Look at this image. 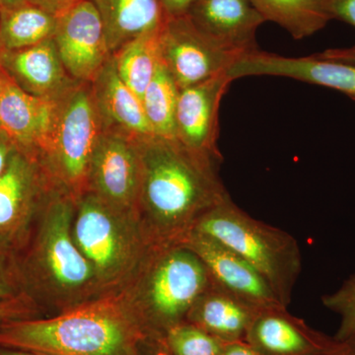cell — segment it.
<instances>
[{
  "instance_id": "6da1fadb",
  "label": "cell",
  "mask_w": 355,
  "mask_h": 355,
  "mask_svg": "<svg viewBox=\"0 0 355 355\" xmlns=\"http://www.w3.org/2000/svg\"><path fill=\"white\" fill-rule=\"evenodd\" d=\"M141 165L139 211L151 245L178 244L200 217L229 193L216 159L191 150L177 139H137Z\"/></svg>"
},
{
  "instance_id": "7a4b0ae2",
  "label": "cell",
  "mask_w": 355,
  "mask_h": 355,
  "mask_svg": "<svg viewBox=\"0 0 355 355\" xmlns=\"http://www.w3.org/2000/svg\"><path fill=\"white\" fill-rule=\"evenodd\" d=\"M151 335L137 310L114 299L51 319L0 324L1 347L49 355H142V343Z\"/></svg>"
},
{
  "instance_id": "3957f363",
  "label": "cell",
  "mask_w": 355,
  "mask_h": 355,
  "mask_svg": "<svg viewBox=\"0 0 355 355\" xmlns=\"http://www.w3.org/2000/svg\"><path fill=\"white\" fill-rule=\"evenodd\" d=\"M193 230L240 254L261 273L280 304H291L302 270L300 246L293 236L249 216L230 196L200 217Z\"/></svg>"
},
{
  "instance_id": "277c9868",
  "label": "cell",
  "mask_w": 355,
  "mask_h": 355,
  "mask_svg": "<svg viewBox=\"0 0 355 355\" xmlns=\"http://www.w3.org/2000/svg\"><path fill=\"white\" fill-rule=\"evenodd\" d=\"M212 282L205 263L188 248L151 245L135 310L151 334L163 336L186 320L191 306Z\"/></svg>"
},
{
  "instance_id": "5b68a950",
  "label": "cell",
  "mask_w": 355,
  "mask_h": 355,
  "mask_svg": "<svg viewBox=\"0 0 355 355\" xmlns=\"http://www.w3.org/2000/svg\"><path fill=\"white\" fill-rule=\"evenodd\" d=\"M104 132L90 83L58 100L53 128L38 159L51 181L76 200L88 191L91 158Z\"/></svg>"
},
{
  "instance_id": "8992f818",
  "label": "cell",
  "mask_w": 355,
  "mask_h": 355,
  "mask_svg": "<svg viewBox=\"0 0 355 355\" xmlns=\"http://www.w3.org/2000/svg\"><path fill=\"white\" fill-rule=\"evenodd\" d=\"M132 219L89 191L76 200L72 236L99 284L125 277L139 260L141 237Z\"/></svg>"
},
{
  "instance_id": "52a82bcc",
  "label": "cell",
  "mask_w": 355,
  "mask_h": 355,
  "mask_svg": "<svg viewBox=\"0 0 355 355\" xmlns=\"http://www.w3.org/2000/svg\"><path fill=\"white\" fill-rule=\"evenodd\" d=\"M76 200L55 187L48 196L39 259L51 286L65 296L83 295L99 284L92 266L72 236Z\"/></svg>"
},
{
  "instance_id": "ba28073f",
  "label": "cell",
  "mask_w": 355,
  "mask_h": 355,
  "mask_svg": "<svg viewBox=\"0 0 355 355\" xmlns=\"http://www.w3.org/2000/svg\"><path fill=\"white\" fill-rule=\"evenodd\" d=\"M159 48L161 62L180 89L228 72L243 55L200 31L188 15L166 18L159 35Z\"/></svg>"
},
{
  "instance_id": "9c48e42d",
  "label": "cell",
  "mask_w": 355,
  "mask_h": 355,
  "mask_svg": "<svg viewBox=\"0 0 355 355\" xmlns=\"http://www.w3.org/2000/svg\"><path fill=\"white\" fill-rule=\"evenodd\" d=\"M140 184L141 165L137 139L116 130H104L91 158L89 193L114 209L137 216Z\"/></svg>"
},
{
  "instance_id": "30bf717a",
  "label": "cell",
  "mask_w": 355,
  "mask_h": 355,
  "mask_svg": "<svg viewBox=\"0 0 355 355\" xmlns=\"http://www.w3.org/2000/svg\"><path fill=\"white\" fill-rule=\"evenodd\" d=\"M53 41L65 69L80 83H91L112 57L101 16L91 0L58 17Z\"/></svg>"
},
{
  "instance_id": "8fae6325",
  "label": "cell",
  "mask_w": 355,
  "mask_h": 355,
  "mask_svg": "<svg viewBox=\"0 0 355 355\" xmlns=\"http://www.w3.org/2000/svg\"><path fill=\"white\" fill-rule=\"evenodd\" d=\"M178 244L197 254L217 286L258 309L284 307L253 266L214 238L191 230Z\"/></svg>"
},
{
  "instance_id": "7c38bea8",
  "label": "cell",
  "mask_w": 355,
  "mask_h": 355,
  "mask_svg": "<svg viewBox=\"0 0 355 355\" xmlns=\"http://www.w3.org/2000/svg\"><path fill=\"white\" fill-rule=\"evenodd\" d=\"M233 80L247 76H282L334 89L355 100V65L316 55L287 58L260 50L243 55L228 70Z\"/></svg>"
},
{
  "instance_id": "4fadbf2b",
  "label": "cell",
  "mask_w": 355,
  "mask_h": 355,
  "mask_svg": "<svg viewBox=\"0 0 355 355\" xmlns=\"http://www.w3.org/2000/svg\"><path fill=\"white\" fill-rule=\"evenodd\" d=\"M233 78L217 74L180 90L176 111V139L196 153L221 161L217 149L221 100Z\"/></svg>"
},
{
  "instance_id": "5bb4252c",
  "label": "cell",
  "mask_w": 355,
  "mask_h": 355,
  "mask_svg": "<svg viewBox=\"0 0 355 355\" xmlns=\"http://www.w3.org/2000/svg\"><path fill=\"white\" fill-rule=\"evenodd\" d=\"M58 102L25 92L2 69L0 132L17 150L38 158L53 128Z\"/></svg>"
},
{
  "instance_id": "9a60e30c",
  "label": "cell",
  "mask_w": 355,
  "mask_h": 355,
  "mask_svg": "<svg viewBox=\"0 0 355 355\" xmlns=\"http://www.w3.org/2000/svg\"><path fill=\"white\" fill-rule=\"evenodd\" d=\"M244 340L261 355H331L343 343L313 330L284 307L259 310Z\"/></svg>"
},
{
  "instance_id": "2e32d148",
  "label": "cell",
  "mask_w": 355,
  "mask_h": 355,
  "mask_svg": "<svg viewBox=\"0 0 355 355\" xmlns=\"http://www.w3.org/2000/svg\"><path fill=\"white\" fill-rule=\"evenodd\" d=\"M0 65L25 92L53 101L80 83L65 69L53 38L22 50L6 51Z\"/></svg>"
},
{
  "instance_id": "e0dca14e",
  "label": "cell",
  "mask_w": 355,
  "mask_h": 355,
  "mask_svg": "<svg viewBox=\"0 0 355 355\" xmlns=\"http://www.w3.org/2000/svg\"><path fill=\"white\" fill-rule=\"evenodd\" d=\"M198 29L238 53L258 50L256 34L266 22L251 0H200L187 14Z\"/></svg>"
},
{
  "instance_id": "ac0fdd59",
  "label": "cell",
  "mask_w": 355,
  "mask_h": 355,
  "mask_svg": "<svg viewBox=\"0 0 355 355\" xmlns=\"http://www.w3.org/2000/svg\"><path fill=\"white\" fill-rule=\"evenodd\" d=\"M90 83L104 130H116L135 139L153 135L141 100L119 76L113 57Z\"/></svg>"
},
{
  "instance_id": "d6986e66",
  "label": "cell",
  "mask_w": 355,
  "mask_h": 355,
  "mask_svg": "<svg viewBox=\"0 0 355 355\" xmlns=\"http://www.w3.org/2000/svg\"><path fill=\"white\" fill-rule=\"evenodd\" d=\"M259 310L261 309L212 282L191 306L184 321L195 324L222 342H237L244 340Z\"/></svg>"
},
{
  "instance_id": "ffe728a7",
  "label": "cell",
  "mask_w": 355,
  "mask_h": 355,
  "mask_svg": "<svg viewBox=\"0 0 355 355\" xmlns=\"http://www.w3.org/2000/svg\"><path fill=\"white\" fill-rule=\"evenodd\" d=\"M53 187L38 158L14 149L0 175V231L12 226L38 193Z\"/></svg>"
},
{
  "instance_id": "44dd1931",
  "label": "cell",
  "mask_w": 355,
  "mask_h": 355,
  "mask_svg": "<svg viewBox=\"0 0 355 355\" xmlns=\"http://www.w3.org/2000/svg\"><path fill=\"white\" fill-rule=\"evenodd\" d=\"M101 16L111 55L147 33L157 31L166 16L158 0H91Z\"/></svg>"
},
{
  "instance_id": "7402d4cb",
  "label": "cell",
  "mask_w": 355,
  "mask_h": 355,
  "mask_svg": "<svg viewBox=\"0 0 355 355\" xmlns=\"http://www.w3.org/2000/svg\"><path fill=\"white\" fill-rule=\"evenodd\" d=\"M266 21L275 23L292 38L302 40L321 31L333 20L330 0H251Z\"/></svg>"
},
{
  "instance_id": "603a6c76",
  "label": "cell",
  "mask_w": 355,
  "mask_h": 355,
  "mask_svg": "<svg viewBox=\"0 0 355 355\" xmlns=\"http://www.w3.org/2000/svg\"><path fill=\"white\" fill-rule=\"evenodd\" d=\"M58 17L27 0L17 6L2 7L1 37L6 51L29 48L53 38Z\"/></svg>"
},
{
  "instance_id": "cb8c5ba5",
  "label": "cell",
  "mask_w": 355,
  "mask_h": 355,
  "mask_svg": "<svg viewBox=\"0 0 355 355\" xmlns=\"http://www.w3.org/2000/svg\"><path fill=\"white\" fill-rule=\"evenodd\" d=\"M161 28L125 44L112 55L119 76L140 100L161 62Z\"/></svg>"
},
{
  "instance_id": "d4e9b609",
  "label": "cell",
  "mask_w": 355,
  "mask_h": 355,
  "mask_svg": "<svg viewBox=\"0 0 355 355\" xmlns=\"http://www.w3.org/2000/svg\"><path fill=\"white\" fill-rule=\"evenodd\" d=\"M180 90L171 73L160 62L141 99L153 135L176 139V111Z\"/></svg>"
},
{
  "instance_id": "484cf974",
  "label": "cell",
  "mask_w": 355,
  "mask_h": 355,
  "mask_svg": "<svg viewBox=\"0 0 355 355\" xmlns=\"http://www.w3.org/2000/svg\"><path fill=\"white\" fill-rule=\"evenodd\" d=\"M162 336L172 355H221L226 343L186 321L174 324Z\"/></svg>"
},
{
  "instance_id": "4316f807",
  "label": "cell",
  "mask_w": 355,
  "mask_h": 355,
  "mask_svg": "<svg viewBox=\"0 0 355 355\" xmlns=\"http://www.w3.org/2000/svg\"><path fill=\"white\" fill-rule=\"evenodd\" d=\"M324 307L340 316V324L334 338L338 342L355 338V275L345 279L342 286L322 297Z\"/></svg>"
},
{
  "instance_id": "83f0119b",
  "label": "cell",
  "mask_w": 355,
  "mask_h": 355,
  "mask_svg": "<svg viewBox=\"0 0 355 355\" xmlns=\"http://www.w3.org/2000/svg\"><path fill=\"white\" fill-rule=\"evenodd\" d=\"M333 19L343 21L355 28V0H330Z\"/></svg>"
},
{
  "instance_id": "f1b7e54d",
  "label": "cell",
  "mask_w": 355,
  "mask_h": 355,
  "mask_svg": "<svg viewBox=\"0 0 355 355\" xmlns=\"http://www.w3.org/2000/svg\"><path fill=\"white\" fill-rule=\"evenodd\" d=\"M166 18L187 15L200 0H158Z\"/></svg>"
},
{
  "instance_id": "f546056e",
  "label": "cell",
  "mask_w": 355,
  "mask_h": 355,
  "mask_svg": "<svg viewBox=\"0 0 355 355\" xmlns=\"http://www.w3.org/2000/svg\"><path fill=\"white\" fill-rule=\"evenodd\" d=\"M27 1L41 7L42 9L55 17H60V15L69 10L71 7L76 6L83 0H27Z\"/></svg>"
},
{
  "instance_id": "4dcf8cb0",
  "label": "cell",
  "mask_w": 355,
  "mask_h": 355,
  "mask_svg": "<svg viewBox=\"0 0 355 355\" xmlns=\"http://www.w3.org/2000/svg\"><path fill=\"white\" fill-rule=\"evenodd\" d=\"M315 55L324 60H336V62L355 65V44L349 48L329 49L323 53H315Z\"/></svg>"
},
{
  "instance_id": "1f68e13d",
  "label": "cell",
  "mask_w": 355,
  "mask_h": 355,
  "mask_svg": "<svg viewBox=\"0 0 355 355\" xmlns=\"http://www.w3.org/2000/svg\"><path fill=\"white\" fill-rule=\"evenodd\" d=\"M144 347H146V354L144 355H172L171 352L166 347L162 335L149 336L144 340Z\"/></svg>"
},
{
  "instance_id": "d6a6232c",
  "label": "cell",
  "mask_w": 355,
  "mask_h": 355,
  "mask_svg": "<svg viewBox=\"0 0 355 355\" xmlns=\"http://www.w3.org/2000/svg\"><path fill=\"white\" fill-rule=\"evenodd\" d=\"M221 355H261L245 340L226 343Z\"/></svg>"
},
{
  "instance_id": "836d02e7",
  "label": "cell",
  "mask_w": 355,
  "mask_h": 355,
  "mask_svg": "<svg viewBox=\"0 0 355 355\" xmlns=\"http://www.w3.org/2000/svg\"><path fill=\"white\" fill-rule=\"evenodd\" d=\"M14 149L15 147L11 144L10 140L7 139L3 133L0 132V175L6 169L7 162H8L9 157Z\"/></svg>"
},
{
  "instance_id": "e575fe53",
  "label": "cell",
  "mask_w": 355,
  "mask_h": 355,
  "mask_svg": "<svg viewBox=\"0 0 355 355\" xmlns=\"http://www.w3.org/2000/svg\"><path fill=\"white\" fill-rule=\"evenodd\" d=\"M0 355H49L41 352H29V350L13 349V347H1L0 345Z\"/></svg>"
},
{
  "instance_id": "d590c367",
  "label": "cell",
  "mask_w": 355,
  "mask_h": 355,
  "mask_svg": "<svg viewBox=\"0 0 355 355\" xmlns=\"http://www.w3.org/2000/svg\"><path fill=\"white\" fill-rule=\"evenodd\" d=\"M343 343L342 347L331 355H355V338Z\"/></svg>"
},
{
  "instance_id": "8d00e7d4",
  "label": "cell",
  "mask_w": 355,
  "mask_h": 355,
  "mask_svg": "<svg viewBox=\"0 0 355 355\" xmlns=\"http://www.w3.org/2000/svg\"><path fill=\"white\" fill-rule=\"evenodd\" d=\"M18 308L10 303H0V317L10 316L17 312Z\"/></svg>"
},
{
  "instance_id": "74e56055",
  "label": "cell",
  "mask_w": 355,
  "mask_h": 355,
  "mask_svg": "<svg viewBox=\"0 0 355 355\" xmlns=\"http://www.w3.org/2000/svg\"><path fill=\"white\" fill-rule=\"evenodd\" d=\"M8 284H6L3 277L0 275V299L6 298L10 293Z\"/></svg>"
},
{
  "instance_id": "f35d334b",
  "label": "cell",
  "mask_w": 355,
  "mask_h": 355,
  "mask_svg": "<svg viewBox=\"0 0 355 355\" xmlns=\"http://www.w3.org/2000/svg\"><path fill=\"white\" fill-rule=\"evenodd\" d=\"M26 0H0V6L1 7H9L17 6V4L22 3Z\"/></svg>"
},
{
  "instance_id": "ab89813d",
  "label": "cell",
  "mask_w": 355,
  "mask_h": 355,
  "mask_svg": "<svg viewBox=\"0 0 355 355\" xmlns=\"http://www.w3.org/2000/svg\"><path fill=\"white\" fill-rule=\"evenodd\" d=\"M1 10L2 7L0 6V58H1V55H3L4 53H6V48H4L3 43H2V37H1Z\"/></svg>"
},
{
  "instance_id": "60d3db41",
  "label": "cell",
  "mask_w": 355,
  "mask_h": 355,
  "mask_svg": "<svg viewBox=\"0 0 355 355\" xmlns=\"http://www.w3.org/2000/svg\"><path fill=\"white\" fill-rule=\"evenodd\" d=\"M1 73H2V67L0 65V83H1Z\"/></svg>"
}]
</instances>
